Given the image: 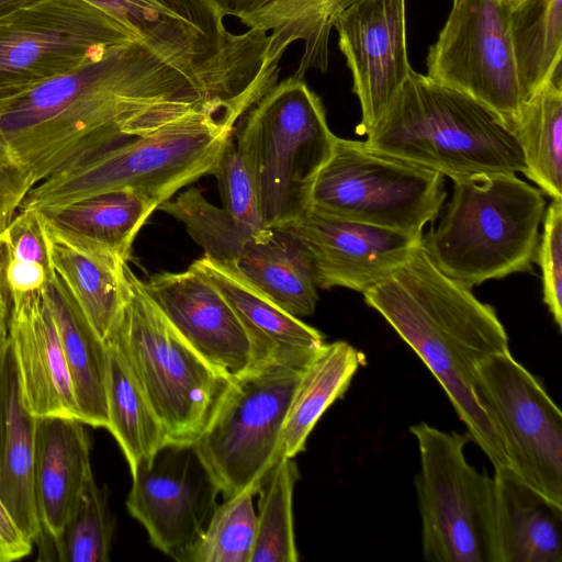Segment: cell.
I'll use <instances>...</instances> for the list:
<instances>
[{"mask_svg":"<svg viewBox=\"0 0 562 562\" xmlns=\"http://www.w3.org/2000/svg\"><path fill=\"white\" fill-rule=\"evenodd\" d=\"M205 109L224 115L199 82L140 38L16 94L1 127L32 189L93 154Z\"/></svg>","mask_w":562,"mask_h":562,"instance_id":"6da1fadb","label":"cell"},{"mask_svg":"<svg viewBox=\"0 0 562 562\" xmlns=\"http://www.w3.org/2000/svg\"><path fill=\"white\" fill-rule=\"evenodd\" d=\"M362 294L439 382L470 441L484 452L494 472L509 468L498 431L473 389L475 366L509 350L508 335L494 307L439 270L423 244Z\"/></svg>","mask_w":562,"mask_h":562,"instance_id":"7a4b0ae2","label":"cell"},{"mask_svg":"<svg viewBox=\"0 0 562 562\" xmlns=\"http://www.w3.org/2000/svg\"><path fill=\"white\" fill-rule=\"evenodd\" d=\"M364 143L452 181L526 171L506 123L471 97L414 69Z\"/></svg>","mask_w":562,"mask_h":562,"instance_id":"3957f363","label":"cell"},{"mask_svg":"<svg viewBox=\"0 0 562 562\" xmlns=\"http://www.w3.org/2000/svg\"><path fill=\"white\" fill-rule=\"evenodd\" d=\"M235 126L213 109L190 113L46 178L29 191L19 211L54 210L123 189L159 205L210 175Z\"/></svg>","mask_w":562,"mask_h":562,"instance_id":"277c9868","label":"cell"},{"mask_svg":"<svg viewBox=\"0 0 562 562\" xmlns=\"http://www.w3.org/2000/svg\"><path fill=\"white\" fill-rule=\"evenodd\" d=\"M544 211L542 191L516 173L454 180L450 202L422 244L439 270L472 289L530 270Z\"/></svg>","mask_w":562,"mask_h":562,"instance_id":"5b68a950","label":"cell"},{"mask_svg":"<svg viewBox=\"0 0 562 562\" xmlns=\"http://www.w3.org/2000/svg\"><path fill=\"white\" fill-rule=\"evenodd\" d=\"M234 137L251 173L263 226L284 227L304 215L337 137L319 97L291 75L241 116Z\"/></svg>","mask_w":562,"mask_h":562,"instance_id":"8992f818","label":"cell"},{"mask_svg":"<svg viewBox=\"0 0 562 562\" xmlns=\"http://www.w3.org/2000/svg\"><path fill=\"white\" fill-rule=\"evenodd\" d=\"M124 273L123 305L106 341L125 357L167 446L192 447L211 423L232 378L182 339L127 263Z\"/></svg>","mask_w":562,"mask_h":562,"instance_id":"52a82bcc","label":"cell"},{"mask_svg":"<svg viewBox=\"0 0 562 562\" xmlns=\"http://www.w3.org/2000/svg\"><path fill=\"white\" fill-rule=\"evenodd\" d=\"M303 369L263 363L232 378L211 423L192 446L224 499L245 491L257 494L281 459V432Z\"/></svg>","mask_w":562,"mask_h":562,"instance_id":"ba28073f","label":"cell"},{"mask_svg":"<svg viewBox=\"0 0 562 562\" xmlns=\"http://www.w3.org/2000/svg\"><path fill=\"white\" fill-rule=\"evenodd\" d=\"M446 195L441 173L374 150L364 140L336 137L313 183L310 209L423 235Z\"/></svg>","mask_w":562,"mask_h":562,"instance_id":"9c48e42d","label":"cell"},{"mask_svg":"<svg viewBox=\"0 0 562 562\" xmlns=\"http://www.w3.org/2000/svg\"><path fill=\"white\" fill-rule=\"evenodd\" d=\"M140 38L90 0L32 1L0 16V91L19 94Z\"/></svg>","mask_w":562,"mask_h":562,"instance_id":"30bf717a","label":"cell"},{"mask_svg":"<svg viewBox=\"0 0 562 562\" xmlns=\"http://www.w3.org/2000/svg\"><path fill=\"white\" fill-rule=\"evenodd\" d=\"M473 389L498 431L510 470L562 507V413L539 379L507 350L475 366Z\"/></svg>","mask_w":562,"mask_h":562,"instance_id":"8fae6325","label":"cell"},{"mask_svg":"<svg viewBox=\"0 0 562 562\" xmlns=\"http://www.w3.org/2000/svg\"><path fill=\"white\" fill-rule=\"evenodd\" d=\"M419 453L414 483L428 562H486L483 488L486 472L467 460L468 434L413 425Z\"/></svg>","mask_w":562,"mask_h":562,"instance_id":"7c38bea8","label":"cell"},{"mask_svg":"<svg viewBox=\"0 0 562 562\" xmlns=\"http://www.w3.org/2000/svg\"><path fill=\"white\" fill-rule=\"evenodd\" d=\"M502 0H453L426 58L427 76L480 102L509 127L526 102Z\"/></svg>","mask_w":562,"mask_h":562,"instance_id":"4fadbf2b","label":"cell"},{"mask_svg":"<svg viewBox=\"0 0 562 562\" xmlns=\"http://www.w3.org/2000/svg\"><path fill=\"white\" fill-rule=\"evenodd\" d=\"M151 464L132 473L126 499L130 514L146 529L151 544L176 561L184 559L216 507L218 493L204 471L198 473L192 447L167 446Z\"/></svg>","mask_w":562,"mask_h":562,"instance_id":"5bb4252c","label":"cell"},{"mask_svg":"<svg viewBox=\"0 0 562 562\" xmlns=\"http://www.w3.org/2000/svg\"><path fill=\"white\" fill-rule=\"evenodd\" d=\"M334 30L360 103L356 133L367 135L413 69L407 56L406 0H359L337 16Z\"/></svg>","mask_w":562,"mask_h":562,"instance_id":"9a60e30c","label":"cell"},{"mask_svg":"<svg viewBox=\"0 0 562 562\" xmlns=\"http://www.w3.org/2000/svg\"><path fill=\"white\" fill-rule=\"evenodd\" d=\"M289 228L302 243L317 288L363 293L404 265L422 245L413 235L310 209Z\"/></svg>","mask_w":562,"mask_h":562,"instance_id":"2e32d148","label":"cell"},{"mask_svg":"<svg viewBox=\"0 0 562 562\" xmlns=\"http://www.w3.org/2000/svg\"><path fill=\"white\" fill-rule=\"evenodd\" d=\"M143 284L173 329L212 367L233 378L255 366L247 331L205 277L188 268L155 273Z\"/></svg>","mask_w":562,"mask_h":562,"instance_id":"e0dca14e","label":"cell"},{"mask_svg":"<svg viewBox=\"0 0 562 562\" xmlns=\"http://www.w3.org/2000/svg\"><path fill=\"white\" fill-rule=\"evenodd\" d=\"M562 507L526 485L509 468L486 473L483 537L486 562H561Z\"/></svg>","mask_w":562,"mask_h":562,"instance_id":"ac0fdd59","label":"cell"},{"mask_svg":"<svg viewBox=\"0 0 562 562\" xmlns=\"http://www.w3.org/2000/svg\"><path fill=\"white\" fill-rule=\"evenodd\" d=\"M9 295L8 337L27 408L36 417L80 419L58 329L42 290Z\"/></svg>","mask_w":562,"mask_h":562,"instance_id":"d6986e66","label":"cell"},{"mask_svg":"<svg viewBox=\"0 0 562 562\" xmlns=\"http://www.w3.org/2000/svg\"><path fill=\"white\" fill-rule=\"evenodd\" d=\"M36 213L48 270L105 344L123 305L127 261L104 246L59 227L44 213Z\"/></svg>","mask_w":562,"mask_h":562,"instance_id":"ffe728a7","label":"cell"},{"mask_svg":"<svg viewBox=\"0 0 562 562\" xmlns=\"http://www.w3.org/2000/svg\"><path fill=\"white\" fill-rule=\"evenodd\" d=\"M189 268L205 277L229 303L251 341L255 366L303 369L325 345L321 331L283 311L235 269L206 255Z\"/></svg>","mask_w":562,"mask_h":562,"instance_id":"44dd1931","label":"cell"},{"mask_svg":"<svg viewBox=\"0 0 562 562\" xmlns=\"http://www.w3.org/2000/svg\"><path fill=\"white\" fill-rule=\"evenodd\" d=\"M85 423L68 416H37L33 450V490L48 537L59 533L93 474Z\"/></svg>","mask_w":562,"mask_h":562,"instance_id":"7402d4cb","label":"cell"},{"mask_svg":"<svg viewBox=\"0 0 562 562\" xmlns=\"http://www.w3.org/2000/svg\"><path fill=\"white\" fill-rule=\"evenodd\" d=\"M36 416L26 406L10 338L0 342V498L34 542L42 525L33 490Z\"/></svg>","mask_w":562,"mask_h":562,"instance_id":"603a6c76","label":"cell"},{"mask_svg":"<svg viewBox=\"0 0 562 562\" xmlns=\"http://www.w3.org/2000/svg\"><path fill=\"white\" fill-rule=\"evenodd\" d=\"M224 16H234L247 30L272 35L302 55L292 76L303 79L314 69L326 72L329 41L337 16L359 0H214Z\"/></svg>","mask_w":562,"mask_h":562,"instance_id":"cb8c5ba5","label":"cell"},{"mask_svg":"<svg viewBox=\"0 0 562 562\" xmlns=\"http://www.w3.org/2000/svg\"><path fill=\"white\" fill-rule=\"evenodd\" d=\"M228 267L286 313L297 318L314 313L318 288L308 256L289 228H268Z\"/></svg>","mask_w":562,"mask_h":562,"instance_id":"d4e9b609","label":"cell"},{"mask_svg":"<svg viewBox=\"0 0 562 562\" xmlns=\"http://www.w3.org/2000/svg\"><path fill=\"white\" fill-rule=\"evenodd\" d=\"M42 294L58 329L79 418L86 425L106 428V346L49 270Z\"/></svg>","mask_w":562,"mask_h":562,"instance_id":"484cf974","label":"cell"},{"mask_svg":"<svg viewBox=\"0 0 562 562\" xmlns=\"http://www.w3.org/2000/svg\"><path fill=\"white\" fill-rule=\"evenodd\" d=\"M364 363L366 356L349 342H325L302 371L282 428L280 458H294L304 450L322 415L344 396Z\"/></svg>","mask_w":562,"mask_h":562,"instance_id":"4316f807","label":"cell"},{"mask_svg":"<svg viewBox=\"0 0 562 562\" xmlns=\"http://www.w3.org/2000/svg\"><path fill=\"white\" fill-rule=\"evenodd\" d=\"M105 346L106 428L133 471L138 464H151L157 453L167 447V439L125 357L112 341H105Z\"/></svg>","mask_w":562,"mask_h":562,"instance_id":"83f0119b","label":"cell"},{"mask_svg":"<svg viewBox=\"0 0 562 562\" xmlns=\"http://www.w3.org/2000/svg\"><path fill=\"white\" fill-rule=\"evenodd\" d=\"M157 207L156 201L123 189L40 212L59 227L98 243L128 261L137 233Z\"/></svg>","mask_w":562,"mask_h":562,"instance_id":"f1b7e54d","label":"cell"},{"mask_svg":"<svg viewBox=\"0 0 562 562\" xmlns=\"http://www.w3.org/2000/svg\"><path fill=\"white\" fill-rule=\"evenodd\" d=\"M510 128L522 150L524 175L552 200H562V76L524 103Z\"/></svg>","mask_w":562,"mask_h":562,"instance_id":"f546056e","label":"cell"},{"mask_svg":"<svg viewBox=\"0 0 562 562\" xmlns=\"http://www.w3.org/2000/svg\"><path fill=\"white\" fill-rule=\"evenodd\" d=\"M512 41L525 100L561 77L562 0H526L510 12Z\"/></svg>","mask_w":562,"mask_h":562,"instance_id":"4dcf8cb0","label":"cell"},{"mask_svg":"<svg viewBox=\"0 0 562 562\" xmlns=\"http://www.w3.org/2000/svg\"><path fill=\"white\" fill-rule=\"evenodd\" d=\"M299 470L293 458H281L261 480L256 539L250 562H296L293 490Z\"/></svg>","mask_w":562,"mask_h":562,"instance_id":"1f68e13d","label":"cell"},{"mask_svg":"<svg viewBox=\"0 0 562 562\" xmlns=\"http://www.w3.org/2000/svg\"><path fill=\"white\" fill-rule=\"evenodd\" d=\"M157 209L182 222L204 255L226 266H233L244 248L268 229H255L236 221L196 189H188Z\"/></svg>","mask_w":562,"mask_h":562,"instance_id":"d6a6232c","label":"cell"},{"mask_svg":"<svg viewBox=\"0 0 562 562\" xmlns=\"http://www.w3.org/2000/svg\"><path fill=\"white\" fill-rule=\"evenodd\" d=\"M113 532L114 518L109 507L108 490L99 486L92 474L59 533L55 537L46 536L53 543L58 561L106 562L110 559Z\"/></svg>","mask_w":562,"mask_h":562,"instance_id":"836d02e7","label":"cell"},{"mask_svg":"<svg viewBox=\"0 0 562 562\" xmlns=\"http://www.w3.org/2000/svg\"><path fill=\"white\" fill-rule=\"evenodd\" d=\"M254 491H245L216 505L184 562H250L256 539Z\"/></svg>","mask_w":562,"mask_h":562,"instance_id":"e575fe53","label":"cell"},{"mask_svg":"<svg viewBox=\"0 0 562 562\" xmlns=\"http://www.w3.org/2000/svg\"><path fill=\"white\" fill-rule=\"evenodd\" d=\"M210 175L217 180L223 209L236 221L251 228H266L260 217L254 180L234 133L227 139Z\"/></svg>","mask_w":562,"mask_h":562,"instance_id":"d590c367","label":"cell"},{"mask_svg":"<svg viewBox=\"0 0 562 562\" xmlns=\"http://www.w3.org/2000/svg\"><path fill=\"white\" fill-rule=\"evenodd\" d=\"M543 229L535 261L540 267L542 300L555 325L562 329V200H552L546 207Z\"/></svg>","mask_w":562,"mask_h":562,"instance_id":"8d00e7d4","label":"cell"},{"mask_svg":"<svg viewBox=\"0 0 562 562\" xmlns=\"http://www.w3.org/2000/svg\"><path fill=\"white\" fill-rule=\"evenodd\" d=\"M15 95L0 91V237L31 190L1 127L2 112Z\"/></svg>","mask_w":562,"mask_h":562,"instance_id":"74e56055","label":"cell"},{"mask_svg":"<svg viewBox=\"0 0 562 562\" xmlns=\"http://www.w3.org/2000/svg\"><path fill=\"white\" fill-rule=\"evenodd\" d=\"M3 279L8 292H34L44 288L48 279V267L7 258Z\"/></svg>","mask_w":562,"mask_h":562,"instance_id":"f35d334b","label":"cell"},{"mask_svg":"<svg viewBox=\"0 0 562 562\" xmlns=\"http://www.w3.org/2000/svg\"><path fill=\"white\" fill-rule=\"evenodd\" d=\"M33 541L20 529L0 498V562H11L29 555Z\"/></svg>","mask_w":562,"mask_h":562,"instance_id":"ab89813d","label":"cell"},{"mask_svg":"<svg viewBox=\"0 0 562 562\" xmlns=\"http://www.w3.org/2000/svg\"><path fill=\"white\" fill-rule=\"evenodd\" d=\"M35 0H0V16Z\"/></svg>","mask_w":562,"mask_h":562,"instance_id":"60d3db41","label":"cell"},{"mask_svg":"<svg viewBox=\"0 0 562 562\" xmlns=\"http://www.w3.org/2000/svg\"><path fill=\"white\" fill-rule=\"evenodd\" d=\"M9 314L0 313V342L8 336Z\"/></svg>","mask_w":562,"mask_h":562,"instance_id":"b9f144b4","label":"cell"},{"mask_svg":"<svg viewBox=\"0 0 562 562\" xmlns=\"http://www.w3.org/2000/svg\"><path fill=\"white\" fill-rule=\"evenodd\" d=\"M90 1L94 2L95 4L102 7L105 10L110 11L111 13L115 5V0H90Z\"/></svg>","mask_w":562,"mask_h":562,"instance_id":"7bdbcfd3","label":"cell"},{"mask_svg":"<svg viewBox=\"0 0 562 562\" xmlns=\"http://www.w3.org/2000/svg\"><path fill=\"white\" fill-rule=\"evenodd\" d=\"M510 10H515L526 0H502Z\"/></svg>","mask_w":562,"mask_h":562,"instance_id":"ee69618b","label":"cell"},{"mask_svg":"<svg viewBox=\"0 0 562 562\" xmlns=\"http://www.w3.org/2000/svg\"><path fill=\"white\" fill-rule=\"evenodd\" d=\"M2 251V244H1V237H0V252Z\"/></svg>","mask_w":562,"mask_h":562,"instance_id":"f6af8a7d","label":"cell"}]
</instances>
